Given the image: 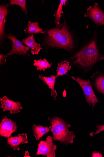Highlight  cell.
<instances>
[{
    "label": "cell",
    "instance_id": "6da1fadb",
    "mask_svg": "<svg viewBox=\"0 0 104 157\" xmlns=\"http://www.w3.org/2000/svg\"><path fill=\"white\" fill-rule=\"evenodd\" d=\"M99 56L95 32L88 43L74 55L72 59L73 64L77 66L90 70L99 61Z\"/></svg>",
    "mask_w": 104,
    "mask_h": 157
},
{
    "label": "cell",
    "instance_id": "7a4b0ae2",
    "mask_svg": "<svg viewBox=\"0 0 104 157\" xmlns=\"http://www.w3.org/2000/svg\"><path fill=\"white\" fill-rule=\"evenodd\" d=\"M46 43L48 46L70 51L74 47L73 36L69 32L65 21L46 32Z\"/></svg>",
    "mask_w": 104,
    "mask_h": 157
},
{
    "label": "cell",
    "instance_id": "3957f363",
    "mask_svg": "<svg viewBox=\"0 0 104 157\" xmlns=\"http://www.w3.org/2000/svg\"><path fill=\"white\" fill-rule=\"evenodd\" d=\"M48 119L51 125L50 131L53 134L54 140L66 145L72 144L76 136L73 132L69 130L70 125L57 117Z\"/></svg>",
    "mask_w": 104,
    "mask_h": 157
},
{
    "label": "cell",
    "instance_id": "277c9868",
    "mask_svg": "<svg viewBox=\"0 0 104 157\" xmlns=\"http://www.w3.org/2000/svg\"><path fill=\"white\" fill-rule=\"evenodd\" d=\"M73 78L80 86L84 94L86 102L91 107L92 105L93 109L95 104L100 101L95 94L90 81L84 80L79 77L76 79Z\"/></svg>",
    "mask_w": 104,
    "mask_h": 157
},
{
    "label": "cell",
    "instance_id": "5b68a950",
    "mask_svg": "<svg viewBox=\"0 0 104 157\" xmlns=\"http://www.w3.org/2000/svg\"><path fill=\"white\" fill-rule=\"evenodd\" d=\"M53 138L49 136L47 137L46 141L41 140L38 145L36 155H43L47 157H55L56 146L53 143Z\"/></svg>",
    "mask_w": 104,
    "mask_h": 157
},
{
    "label": "cell",
    "instance_id": "8992f818",
    "mask_svg": "<svg viewBox=\"0 0 104 157\" xmlns=\"http://www.w3.org/2000/svg\"><path fill=\"white\" fill-rule=\"evenodd\" d=\"M84 16L91 19L97 27L104 24V12L97 3L89 7Z\"/></svg>",
    "mask_w": 104,
    "mask_h": 157
},
{
    "label": "cell",
    "instance_id": "52a82bcc",
    "mask_svg": "<svg viewBox=\"0 0 104 157\" xmlns=\"http://www.w3.org/2000/svg\"><path fill=\"white\" fill-rule=\"evenodd\" d=\"M18 130V126L16 122L8 118L6 116L2 120L0 124V136L9 138L12 134L16 132Z\"/></svg>",
    "mask_w": 104,
    "mask_h": 157
},
{
    "label": "cell",
    "instance_id": "ba28073f",
    "mask_svg": "<svg viewBox=\"0 0 104 157\" xmlns=\"http://www.w3.org/2000/svg\"><path fill=\"white\" fill-rule=\"evenodd\" d=\"M8 38L10 39L12 43L11 50L7 54V55L18 54L23 55H28L27 52L29 48L24 46L22 43L14 37L13 35L10 33Z\"/></svg>",
    "mask_w": 104,
    "mask_h": 157
},
{
    "label": "cell",
    "instance_id": "9c48e42d",
    "mask_svg": "<svg viewBox=\"0 0 104 157\" xmlns=\"http://www.w3.org/2000/svg\"><path fill=\"white\" fill-rule=\"evenodd\" d=\"M2 108L3 111H8L11 114L18 113L23 109L20 102H15L11 100L6 96L0 99Z\"/></svg>",
    "mask_w": 104,
    "mask_h": 157
},
{
    "label": "cell",
    "instance_id": "30bf717a",
    "mask_svg": "<svg viewBox=\"0 0 104 157\" xmlns=\"http://www.w3.org/2000/svg\"><path fill=\"white\" fill-rule=\"evenodd\" d=\"M28 142L27 134L23 133L19 134L17 136H11L7 140L8 144L14 151H19L20 144H27Z\"/></svg>",
    "mask_w": 104,
    "mask_h": 157
},
{
    "label": "cell",
    "instance_id": "8fae6325",
    "mask_svg": "<svg viewBox=\"0 0 104 157\" xmlns=\"http://www.w3.org/2000/svg\"><path fill=\"white\" fill-rule=\"evenodd\" d=\"M22 42L27 47L31 49V53L33 55L38 54L42 49L40 45L34 40L33 34L23 39Z\"/></svg>",
    "mask_w": 104,
    "mask_h": 157
},
{
    "label": "cell",
    "instance_id": "7c38bea8",
    "mask_svg": "<svg viewBox=\"0 0 104 157\" xmlns=\"http://www.w3.org/2000/svg\"><path fill=\"white\" fill-rule=\"evenodd\" d=\"M9 5L0 6V38L3 40L5 35V27L6 21V17L8 13L7 9Z\"/></svg>",
    "mask_w": 104,
    "mask_h": 157
},
{
    "label": "cell",
    "instance_id": "4fadbf2b",
    "mask_svg": "<svg viewBox=\"0 0 104 157\" xmlns=\"http://www.w3.org/2000/svg\"><path fill=\"white\" fill-rule=\"evenodd\" d=\"M51 128V126L48 127L34 124L33 125L32 130L35 137L36 140H38L42 138L44 135L50 132Z\"/></svg>",
    "mask_w": 104,
    "mask_h": 157
},
{
    "label": "cell",
    "instance_id": "5bb4252c",
    "mask_svg": "<svg viewBox=\"0 0 104 157\" xmlns=\"http://www.w3.org/2000/svg\"><path fill=\"white\" fill-rule=\"evenodd\" d=\"M57 77L56 76L53 75L50 77H44L42 75H39V78L45 82L49 88L51 89V95L55 100H56V98L57 96V92L54 88L56 80Z\"/></svg>",
    "mask_w": 104,
    "mask_h": 157
},
{
    "label": "cell",
    "instance_id": "9a60e30c",
    "mask_svg": "<svg viewBox=\"0 0 104 157\" xmlns=\"http://www.w3.org/2000/svg\"><path fill=\"white\" fill-rule=\"evenodd\" d=\"M94 76V86L95 89L104 95V74L100 72H96Z\"/></svg>",
    "mask_w": 104,
    "mask_h": 157
},
{
    "label": "cell",
    "instance_id": "2e32d148",
    "mask_svg": "<svg viewBox=\"0 0 104 157\" xmlns=\"http://www.w3.org/2000/svg\"><path fill=\"white\" fill-rule=\"evenodd\" d=\"M26 34L30 35L34 34H38L41 33H43L44 32L41 28L38 22H31L29 21L27 28L24 30Z\"/></svg>",
    "mask_w": 104,
    "mask_h": 157
},
{
    "label": "cell",
    "instance_id": "e0dca14e",
    "mask_svg": "<svg viewBox=\"0 0 104 157\" xmlns=\"http://www.w3.org/2000/svg\"><path fill=\"white\" fill-rule=\"evenodd\" d=\"M71 68V66L69 62L67 61H65L59 63L56 70V76L58 77L66 75Z\"/></svg>",
    "mask_w": 104,
    "mask_h": 157
},
{
    "label": "cell",
    "instance_id": "ac0fdd59",
    "mask_svg": "<svg viewBox=\"0 0 104 157\" xmlns=\"http://www.w3.org/2000/svg\"><path fill=\"white\" fill-rule=\"evenodd\" d=\"M60 1V3L54 14L55 21L56 26L61 25L60 19L63 13V6H65L67 2L66 0H61Z\"/></svg>",
    "mask_w": 104,
    "mask_h": 157
},
{
    "label": "cell",
    "instance_id": "d6986e66",
    "mask_svg": "<svg viewBox=\"0 0 104 157\" xmlns=\"http://www.w3.org/2000/svg\"><path fill=\"white\" fill-rule=\"evenodd\" d=\"M34 65L37 67V70L41 71H43L47 69H49L51 67L52 63H50L45 59L43 60L39 59L38 60L34 61Z\"/></svg>",
    "mask_w": 104,
    "mask_h": 157
},
{
    "label": "cell",
    "instance_id": "ffe728a7",
    "mask_svg": "<svg viewBox=\"0 0 104 157\" xmlns=\"http://www.w3.org/2000/svg\"><path fill=\"white\" fill-rule=\"evenodd\" d=\"M26 2V0H11L10 3L11 5H16L20 6L26 15H27V10Z\"/></svg>",
    "mask_w": 104,
    "mask_h": 157
},
{
    "label": "cell",
    "instance_id": "44dd1931",
    "mask_svg": "<svg viewBox=\"0 0 104 157\" xmlns=\"http://www.w3.org/2000/svg\"><path fill=\"white\" fill-rule=\"evenodd\" d=\"M96 127L97 130L95 132H92L90 134V136L92 137H93L94 136L99 134L100 132L104 131V125H101L97 124L96 125Z\"/></svg>",
    "mask_w": 104,
    "mask_h": 157
},
{
    "label": "cell",
    "instance_id": "7402d4cb",
    "mask_svg": "<svg viewBox=\"0 0 104 157\" xmlns=\"http://www.w3.org/2000/svg\"><path fill=\"white\" fill-rule=\"evenodd\" d=\"M7 57V55H4L3 54L0 55V64L1 65L5 63Z\"/></svg>",
    "mask_w": 104,
    "mask_h": 157
},
{
    "label": "cell",
    "instance_id": "603a6c76",
    "mask_svg": "<svg viewBox=\"0 0 104 157\" xmlns=\"http://www.w3.org/2000/svg\"><path fill=\"white\" fill-rule=\"evenodd\" d=\"M92 157H102V155L99 153V152L94 151L92 152Z\"/></svg>",
    "mask_w": 104,
    "mask_h": 157
},
{
    "label": "cell",
    "instance_id": "cb8c5ba5",
    "mask_svg": "<svg viewBox=\"0 0 104 157\" xmlns=\"http://www.w3.org/2000/svg\"><path fill=\"white\" fill-rule=\"evenodd\" d=\"M104 60V55H100L99 57V61Z\"/></svg>",
    "mask_w": 104,
    "mask_h": 157
},
{
    "label": "cell",
    "instance_id": "d4e9b609",
    "mask_svg": "<svg viewBox=\"0 0 104 157\" xmlns=\"http://www.w3.org/2000/svg\"><path fill=\"white\" fill-rule=\"evenodd\" d=\"M24 157H30L31 156H30L29 155V153L28 152V151H26L25 153V155L24 156Z\"/></svg>",
    "mask_w": 104,
    "mask_h": 157
}]
</instances>
